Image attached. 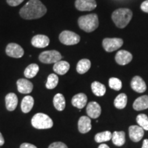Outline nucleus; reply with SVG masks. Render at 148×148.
<instances>
[{
  "label": "nucleus",
  "mask_w": 148,
  "mask_h": 148,
  "mask_svg": "<svg viewBox=\"0 0 148 148\" xmlns=\"http://www.w3.org/2000/svg\"><path fill=\"white\" fill-rule=\"evenodd\" d=\"M136 122L144 130H148V116L145 114H138L136 117Z\"/></svg>",
  "instance_id": "nucleus-30"
},
{
  "label": "nucleus",
  "mask_w": 148,
  "mask_h": 148,
  "mask_svg": "<svg viewBox=\"0 0 148 148\" xmlns=\"http://www.w3.org/2000/svg\"><path fill=\"white\" fill-rule=\"evenodd\" d=\"M132 18V12L128 8H119L112 14V19L116 27L124 28Z\"/></svg>",
  "instance_id": "nucleus-2"
},
{
  "label": "nucleus",
  "mask_w": 148,
  "mask_h": 148,
  "mask_svg": "<svg viewBox=\"0 0 148 148\" xmlns=\"http://www.w3.org/2000/svg\"><path fill=\"white\" fill-rule=\"evenodd\" d=\"M39 71V66L36 64H31L25 68L24 71V75L27 78H32L35 77Z\"/></svg>",
  "instance_id": "nucleus-27"
},
{
  "label": "nucleus",
  "mask_w": 148,
  "mask_h": 148,
  "mask_svg": "<svg viewBox=\"0 0 148 148\" xmlns=\"http://www.w3.org/2000/svg\"><path fill=\"white\" fill-rule=\"evenodd\" d=\"M109 86L115 90H119L122 88V82L119 79L116 77H111L109 79Z\"/></svg>",
  "instance_id": "nucleus-31"
},
{
  "label": "nucleus",
  "mask_w": 148,
  "mask_h": 148,
  "mask_svg": "<svg viewBox=\"0 0 148 148\" xmlns=\"http://www.w3.org/2000/svg\"><path fill=\"white\" fill-rule=\"evenodd\" d=\"M4 138H3L2 134H1V133L0 132V146L3 145V144H4Z\"/></svg>",
  "instance_id": "nucleus-37"
},
{
  "label": "nucleus",
  "mask_w": 148,
  "mask_h": 148,
  "mask_svg": "<svg viewBox=\"0 0 148 148\" xmlns=\"http://www.w3.org/2000/svg\"><path fill=\"white\" fill-rule=\"evenodd\" d=\"M49 44L48 36L42 34H38L32 38V45L37 48L46 47Z\"/></svg>",
  "instance_id": "nucleus-15"
},
{
  "label": "nucleus",
  "mask_w": 148,
  "mask_h": 148,
  "mask_svg": "<svg viewBox=\"0 0 148 148\" xmlns=\"http://www.w3.org/2000/svg\"><path fill=\"white\" fill-rule=\"evenodd\" d=\"M132 60V53L125 50H120L116 53L115 60L120 65H125L130 63Z\"/></svg>",
  "instance_id": "nucleus-12"
},
{
  "label": "nucleus",
  "mask_w": 148,
  "mask_h": 148,
  "mask_svg": "<svg viewBox=\"0 0 148 148\" xmlns=\"http://www.w3.org/2000/svg\"><path fill=\"white\" fill-rule=\"evenodd\" d=\"M112 138V134L110 131H104L97 133L95 136V140L97 143H102L110 140Z\"/></svg>",
  "instance_id": "nucleus-28"
},
{
  "label": "nucleus",
  "mask_w": 148,
  "mask_h": 148,
  "mask_svg": "<svg viewBox=\"0 0 148 148\" xmlns=\"http://www.w3.org/2000/svg\"><path fill=\"white\" fill-rule=\"evenodd\" d=\"M32 126L36 129H49L53 126V121L47 114L43 113H37L32 117Z\"/></svg>",
  "instance_id": "nucleus-4"
},
{
  "label": "nucleus",
  "mask_w": 148,
  "mask_h": 148,
  "mask_svg": "<svg viewBox=\"0 0 148 148\" xmlns=\"http://www.w3.org/2000/svg\"><path fill=\"white\" fill-rule=\"evenodd\" d=\"M142 148H148V139H145L143 140Z\"/></svg>",
  "instance_id": "nucleus-36"
},
{
  "label": "nucleus",
  "mask_w": 148,
  "mask_h": 148,
  "mask_svg": "<svg viewBox=\"0 0 148 148\" xmlns=\"http://www.w3.org/2000/svg\"><path fill=\"white\" fill-rule=\"evenodd\" d=\"M72 105L78 109H82L87 103V96L84 93L80 92L74 95L71 99Z\"/></svg>",
  "instance_id": "nucleus-16"
},
{
  "label": "nucleus",
  "mask_w": 148,
  "mask_h": 148,
  "mask_svg": "<svg viewBox=\"0 0 148 148\" xmlns=\"http://www.w3.org/2000/svg\"><path fill=\"white\" fill-rule=\"evenodd\" d=\"M75 6L79 11H91L97 7L95 0H76Z\"/></svg>",
  "instance_id": "nucleus-9"
},
{
  "label": "nucleus",
  "mask_w": 148,
  "mask_h": 148,
  "mask_svg": "<svg viewBox=\"0 0 148 148\" xmlns=\"http://www.w3.org/2000/svg\"><path fill=\"white\" fill-rule=\"evenodd\" d=\"M34 98L30 95H27L23 97L21 103V108L22 112L24 113H27L32 110L34 106Z\"/></svg>",
  "instance_id": "nucleus-21"
},
{
  "label": "nucleus",
  "mask_w": 148,
  "mask_h": 148,
  "mask_svg": "<svg viewBox=\"0 0 148 148\" xmlns=\"http://www.w3.org/2000/svg\"><path fill=\"white\" fill-rule=\"evenodd\" d=\"M18 91L23 94L30 93L33 90V84L27 79H19L16 82Z\"/></svg>",
  "instance_id": "nucleus-13"
},
{
  "label": "nucleus",
  "mask_w": 148,
  "mask_h": 148,
  "mask_svg": "<svg viewBox=\"0 0 148 148\" xmlns=\"http://www.w3.org/2000/svg\"><path fill=\"white\" fill-rule=\"evenodd\" d=\"M24 0H6L7 3L10 6H17L23 2Z\"/></svg>",
  "instance_id": "nucleus-33"
},
{
  "label": "nucleus",
  "mask_w": 148,
  "mask_h": 148,
  "mask_svg": "<svg viewBox=\"0 0 148 148\" xmlns=\"http://www.w3.org/2000/svg\"><path fill=\"white\" fill-rule=\"evenodd\" d=\"M91 89L92 92L98 97H101V96L104 95L106 90V86L97 81L93 82L91 84Z\"/></svg>",
  "instance_id": "nucleus-25"
},
{
  "label": "nucleus",
  "mask_w": 148,
  "mask_h": 148,
  "mask_svg": "<svg viewBox=\"0 0 148 148\" xmlns=\"http://www.w3.org/2000/svg\"><path fill=\"white\" fill-rule=\"evenodd\" d=\"M127 97L125 93H121L116 96L114 99V105L115 108L117 109H123L127 105Z\"/></svg>",
  "instance_id": "nucleus-26"
},
{
  "label": "nucleus",
  "mask_w": 148,
  "mask_h": 148,
  "mask_svg": "<svg viewBox=\"0 0 148 148\" xmlns=\"http://www.w3.org/2000/svg\"><path fill=\"white\" fill-rule=\"evenodd\" d=\"M133 108L135 110H143L148 108V95L138 97L133 103Z\"/></svg>",
  "instance_id": "nucleus-20"
},
{
  "label": "nucleus",
  "mask_w": 148,
  "mask_h": 148,
  "mask_svg": "<svg viewBox=\"0 0 148 148\" xmlns=\"http://www.w3.org/2000/svg\"><path fill=\"white\" fill-rule=\"evenodd\" d=\"M140 8H141V10H143V12L148 13V0H146V1H143V2L141 3V5H140Z\"/></svg>",
  "instance_id": "nucleus-34"
},
{
  "label": "nucleus",
  "mask_w": 148,
  "mask_h": 148,
  "mask_svg": "<svg viewBox=\"0 0 148 148\" xmlns=\"http://www.w3.org/2000/svg\"><path fill=\"white\" fill-rule=\"evenodd\" d=\"M5 106L7 110L9 111H13L16 109L18 104V98L15 93L10 92L7 94L5 98Z\"/></svg>",
  "instance_id": "nucleus-18"
},
{
  "label": "nucleus",
  "mask_w": 148,
  "mask_h": 148,
  "mask_svg": "<svg viewBox=\"0 0 148 148\" xmlns=\"http://www.w3.org/2000/svg\"><path fill=\"white\" fill-rule=\"evenodd\" d=\"M98 148H110V147H109L106 144H101V145L98 147Z\"/></svg>",
  "instance_id": "nucleus-38"
},
{
  "label": "nucleus",
  "mask_w": 148,
  "mask_h": 148,
  "mask_svg": "<svg viewBox=\"0 0 148 148\" xmlns=\"http://www.w3.org/2000/svg\"><path fill=\"white\" fill-rule=\"evenodd\" d=\"M70 64L69 62L64 60H59L58 62L54 63L53 69L55 73L59 75H64L69 70Z\"/></svg>",
  "instance_id": "nucleus-19"
},
{
  "label": "nucleus",
  "mask_w": 148,
  "mask_h": 148,
  "mask_svg": "<svg viewBox=\"0 0 148 148\" xmlns=\"http://www.w3.org/2000/svg\"><path fill=\"white\" fill-rule=\"evenodd\" d=\"M5 52L8 56L12 58H21L24 54V50L21 46L16 43H9L5 49Z\"/></svg>",
  "instance_id": "nucleus-8"
},
{
  "label": "nucleus",
  "mask_w": 148,
  "mask_h": 148,
  "mask_svg": "<svg viewBox=\"0 0 148 148\" xmlns=\"http://www.w3.org/2000/svg\"><path fill=\"white\" fill-rule=\"evenodd\" d=\"M123 41L119 38H106L103 40L102 45L104 49L108 52H112L119 49L123 45Z\"/></svg>",
  "instance_id": "nucleus-7"
},
{
  "label": "nucleus",
  "mask_w": 148,
  "mask_h": 148,
  "mask_svg": "<svg viewBox=\"0 0 148 148\" xmlns=\"http://www.w3.org/2000/svg\"><path fill=\"white\" fill-rule=\"evenodd\" d=\"M48 148H68L65 144L62 142H54L52 143Z\"/></svg>",
  "instance_id": "nucleus-32"
},
{
  "label": "nucleus",
  "mask_w": 148,
  "mask_h": 148,
  "mask_svg": "<svg viewBox=\"0 0 148 148\" xmlns=\"http://www.w3.org/2000/svg\"><path fill=\"white\" fill-rule=\"evenodd\" d=\"M91 66L90 61L88 59H82L77 62L76 70L77 73L79 74H84L86 73Z\"/></svg>",
  "instance_id": "nucleus-24"
},
{
  "label": "nucleus",
  "mask_w": 148,
  "mask_h": 148,
  "mask_svg": "<svg viewBox=\"0 0 148 148\" xmlns=\"http://www.w3.org/2000/svg\"><path fill=\"white\" fill-rule=\"evenodd\" d=\"M79 27L86 32H92L99 26V20L96 14H90L80 16L78 18Z\"/></svg>",
  "instance_id": "nucleus-3"
},
{
  "label": "nucleus",
  "mask_w": 148,
  "mask_h": 148,
  "mask_svg": "<svg viewBox=\"0 0 148 148\" xmlns=\"http://www.w3.org/2000/svg\"><path fill=\"white\" fill-rule=\"evenodd\" d=\"M39 60L42 63L51 64L58 62L62 58L60 53L56 50L45 51L40 53L39 55Z\"/></svg>",
  "instance_id": "nucleus-6"
},
{
  "label": "nucleus",
  "mask_w": 148,
  "mask_h": 148,
  "mask_svg": "<svg viewBox=\"0 0 148 148\" xmlns=\"http://www.w3.org/2000/svg\"><path fill=\"white\" fill-rule=\"evenodd\" d=\"M101 109L99 104L96 101H90L86 106V113L92 119H97L101 114Z\"/></svg>",
  "instance_id": "nucleus-11"
},
{
  "label": "nucleus",
  "mask_w": 148,
  "mask_h": 148,
  "mask_svg": "<svg viewBox=\"0 0 148 148\" xmlns=\"http://www.w3.org/2000/svg\"><path fill=\"white\" fill-rule=\"evenodd\" d=\"M20 148H37L34 145H32V144L28 143H24L21 144V146H20Z\"/></svg>",
  "instance_id": "nucleus-35"
},
{
  "label": "nucleus",
  "mask_w": 148,
  "mask_h": 148,
  "mask_svg": "<svg viewBox=\"0 0 148 148\" xmlns=\"http://www.w3.org/2000/svg\"><path fill=\"white\" fill-rule=\"evenodd\" d=\"M131 87L134 91L137 92H145L147 89V86H146L145 82L140 76H134L133 77L132 81H131Z\"/></svg>",
  "instance_id": "nucleus-14"
},
{
  "label": "nucleus",
  "mask_w": 148,
  "mask_h": 148,
  "mask_svg": "<svg viewBox=\"0 0 148 148\" xmlns=\"http://www.w3.org/2000/svg\"><path fill=\"white\" fill-rule=\"evenodd\" d=\"M58 83V77L54 73H51L47 77V80L46 82V88L48 89H53L56 87Z\"/></svg>",
  "instance_id": "nucleus-29"
},
{
  "label": "nucleus",
  "mask_w": 148,
  "mask_h": 148,
  "mask_svg": "<svg viewBox=\"0 0 148 148\" xmlns=\"http://www.w3.org/2000/svg\"><path fill=\"white\" fill-rule=\"evenodd\" d=\"M59 40L66 45H76L80 40V37L76 33L69 30L62 31L59 36Z\"/></svg>",
  "instance_id": "nucleus-5"
},
{
  "label": "nucleus",
  "mask_w": 148,
  "mask_h": 148,
  "mask_svg": "<svg viewBox=\"0 0 148 148\" xmlns=\"http://www.w3.org/2000/svg\"><path fill=\"white\" fill-rule=\"evenodd\" d=\"M91 121L90 118L86 116H82L78 121V130L79 132L85 134L91 130Z\"/></svg>",
  "instance_id": "nucleus-17"
},
{
  "label": "nucleus",
  "mask_w": 148,
  "mask_h": 148,
  "mask_svg": "<svg viewBox=\"0 0 148 148\" xmlns=\"http://www.w3.org/2000/svg\"><path fill=\"white\" fill-rule=\"evenodd\" d=\"M112 143L116 146H121L125 142V134L123 131H115L112 134Z\"/></svg>",
  "instance_id": "nucleus-23"
},
{
  "label": "nucleus",
  "mask_w": 148,
  "mask_h": 148,
  "mask_svg": "<svg viewBox=\"0 0 148 148\" xmlns=\"http://www.w3.org/2000/svg\"><path fill=\"white\" fill-rule=\"evenodd\" d=\"M144 135V130L139 125H131L129 127V136L133 142H138Z\"/></svg>",
  "instance_id": "nucleus-10"
},
{
  "label": "nucleus",
  "mask_w": 148,
  "mask_h": 148,
  "mask_svg": "<svg viewBox=\"0 0 148 148\" xmlns=\"http://www.w3.org/2000/svg\"><path fill=\"white\" fill-rule=\"evenodd\" d=\"M47 8L40 0H29L20 10V16L25 19H36L44 16Z\"/></svg>",
  "instance_id": "nucleus-1"
},
{
  "label": "nucleus",
  "mask_w": 148,
  "mask_h": 148,
  "mask_svg": "<svg viewBox=\"0 0 148 148\" xmlns=\"http://www.w3.org/2000/svg\"><path fill=\"white\" fill-rule=\"evenodd\" d=\"M53 106H54L56 109L58 110V111H62L64 108H65L66 101L64 95H62V94H56V95L53 97Z\"/></svg>",
  "instance_id": "nucleus-22"
}]
</instances>
